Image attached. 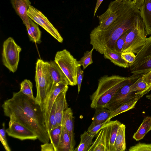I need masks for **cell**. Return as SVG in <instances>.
<instances>
[{
  "instance_id": "obj_1",
  "label": "cell",
  "mask_w": 151,
  "mask_h": 151,
  "mask_svg": "<svg viewBox=\"0 0 151 151\" xmlns=\"http://www.w3.org/2000/svg\"><path fill=\"white\" fill-rule=\"evenodd\" d=\"M5 116L21 124L34 132L43 143L50 139L44 118V111L35 101L21 91L14 92L12 97L2 105Z\"/></svg>"
},
{
  "instance_id": "obj_2",
  "label": "cell",
  "mask_w": 151,
  "mask_h": 151,
  "mask_svg": "<svg viewBox=\"0 0 151 151\" xmlns=\"http://www.w3.org/2000/svg\"><path fill=\"white\" fill-rule=\"evenodd\" d=\"M140 11L134 6L126 12L106 29H101L97 26L90 34V44L96 51L103 54L106 49L114 51L118 39L134 25Z\"/></svg>"
},
{
  "instance_id": "obj_3",
  "label": "cell",
  "mask_w": 151,
  "mask_h": 151,
  "mask_svg": "<svg viewBox=\"0 0 151 151\" xmlns=\"http://www.w3.org/2000/svg\"><path fill=\"white\" fill-rule=\"evenodd\" d=\"M125 77L107 75L99 80L96 90L90 96L91 108L104 107L112 99L118 90L127 83L134 77Z\"/></svg>"
},
{
  "instance_id": "obj_4",
  "label": "cell",
  "mask_w": 151,
  "mask_h": 151,
  "mask_svg": "<svg viewBox=\"0 0 151 151\" xmlns=\"http://www.w3.org/2000/svg\"><path fill=\"white\" fill-rule=\"evenodd\" d=\"M35 80L37 89L35 101L42 111L45 109L53 82L50 76L47 62L38 59L36 63Z\"/></svg>"
},
{
  "instance_id": "obj_5",
  "label": "cell",
  "mask_w": 151,
  "mask_h": 151,
  "mask_svg": "<svg viewBox=\"0 0 151 151\" xmlns=\"http://www.w3.org/2000/svg\"><path fill=\"white\" fill-rule=\"evenodd\" d=\"M147 35L141 14L139 15L134 26L128 30L122 52H130L137 53L145 44Z\"/></svg>"
},
{
  "instance_id": "obj_6",
  "label": "cell",
  "mask_w": 151,
  "mask_h": 151,
  "mask_svg": "<svg viewBox=\"0 0 151 151\" xmlns=\"http://www.w3.org/2000/svg\"><path fill=\"white\" fill-rule=\"evenodd\" d=\"M54 61L66 76L69 85H76L78 71L81 66L76 59L69 51L65 49L56 52Z\"/></svg>"
},
{
  "instance_id": "obj_7",
  "label": "cell",
  "mask_w": 151,
  "mask_h": 151,
  "mask_svg": "<svg viewBox=\"0 0 151 151\" xmlns=\"http://www.w3.org/2000/svg\"><path fill=\"white\" fill-rule=\"evenodd\" d=\"M131 73L141 75L151 71V36L147 38L146 42L136 55L134 62L129 64Z\"/></svg>"
},
{
  "instance_id": "obj_8",
  "label": "cell",
  "mask_w": 151,
  "mask_h": 151,
  "mask_svg": "<svg viewBox=\"0 0 151 151\" xmlns=\"http://www.w3.org/2000/svg\"><path fill=\"white\" fill-rule=\"evenodd\" d=\"M3 46V63L10 71L14 73L17 69L19 54L22 49L11 37H9L4 41Z\"/></svg>"
},
{
  "instance_id": "obj_9",
  "label": "cell",
  "mask_w": 151,
  "mask_h": 151,
  "mask_svg": "<svg viewBox=\"0 0 151 151\" xmlns=\"http://www.w3.org/2000/svg\"><path fill=\"white\" fill-rule=\"evenodd\" d=\"M139 75H134L133 78L127 83L118 90L111 100L104 107L109 109L111 112L122 104L146 94L145 93L139 94L130 91V85L136 80Z\"/></svg>"
},
{
  "instance_id": "obj_10",
  "label": "cell",
  "mask_w": 151,
  "mask_h": 151,
  "mask_svg": "<svg viewBox=\"0 0 151 151\" xmlns=\"http://www.w3.org/2000/svg\"><path fill=\"white\" fill-rule=\"evenodd\" d=\"M27 14L29 18L42 27L58 42H63V39L58 30L41 12L30 5Z\"/></svg>"
},
{
  "instance_id": "obj_11",
  "label": "cell",
  "mask_w": 151,
  "mask_h": 151,
  "mask_svg": "<svg viewBox=\"0 0 151 151\" xmlns=\"http://www.w3.org/2000/svg\"><path fill=\"white\" fill-rule=\"evenodd\" d=\"M8 135L21 140L27 139L35 140L37 135L24 125L12 119L9 123V127L6 130Z\"/></svg>"
},
{
  "instance_id": "obj_12",
  "label": "cell",
  "mask_w": 151,
  "mask_h": 151,
  "mask_svg": "<svg viewBox=\"0 0 151 151\" xmlns=\"http://www.w3.org/2000/svg\"><path fill=\"white\" fill-rule=\"evenodd\" d=\"M122 123L117 120L109 121L102 127L105 131L106 151H114V144L119 127Z\"/></svg>"
},
{
  "instance_id": "obj_13",
  "label": "cell",
  "mask_w": 151,
  "mask_h": 151,
  "mask_svg": "<svg viewBox=\"0 0 151 151\" xmlns=\"http://www.w3.org/2000/svg\"><path fill=\"white\" fill-rule=\"evenodd\" d=\"M68 86V85L65 83L60 82L57 83L52 88L47 99L44 111V118L47 129L50 112L56 99L58 95Z\"/></svg>"
},
{
  "instance_id": "obj_14",
  "label": "cell",
  "mask_w": 151,
  "mask_h": 151,
  "mask_svg": "<svg viewBox=\"0 0 151 151\" xmlns=\"http://www.w3.org/2000/svg\"><path fill=\"white\" fill-rule=\"evenodd\" d=\"M67 86L57 96L56 103V119L57 126L62 125V118L64 112L68 107L66 100V93L68 89Z\"/></svg>"
},
{
  "instance_id": "obj_15",
  "label": "cell",
  "mask_w": 151,
  "mask_h": 151,
  "mask_svg": "<svg viewBox=\"0 0 151 151\" xmlns=\"http://www.w3.org/2000/svg\"><path fill=\"white\" fill-rule=\"evenodd\" d=\"M49 73L52 81V88L58 83L63 82L69 85V81L58 65L54 61L47 62Z\"/></svg>"
},
{
  "instance_id": "obj_16",
  "label": "cell",
  "mask_w": 151,
  "mask_h": 151,
  "mask_svg": "<svg viewBox=\"0 0 151 151\" xmlns=\"http://www.w3.org/2000/svg\"><path fill=\"white\" fill-rule=\"evenodd\" d=\"M13 8L16 13L22 19L26 27L29 24L27 12L31 5L29 0H11Z\"/></svg>"
},
{
  "instance_id": "obj_17",
  "label": "cell",
  "mask_w": 151,
  "mask_h": 151,
  "mask_svg": "<svg viewBox=\"0 0 151 151\" xmlns=\"http://www.w3.org/2000/svg\"><path fill=\"white\" fill-rule=\"evenodd\" d=\"M74 118L72 109L68 107L64 112L62 125L68 133L72 147L74 149L76 142L74 133Z\"/></svg>"
},
{
  "instance_id": "obj_18",
  "label": "cell",
  "mask_w": 151,
  "mask_h": 151,
  "mask_svg": "<svg viewBox=\"0 0 151 151\" xmlns=\"http://www.w3.org/2000/svg\"><path fill=\"white\" fill-rule=\"evenodd\" d=\"M141 17L147 35H151V0H144Z\"/></svg>"
},
{
  "instance_id": "obj_19",
  "label": "cell",
  "mask_w": 151,
  "mask_h": 151,
  "mask_svg": "<svg viewBox=\"0 0 151 151\" xmlns=\"http://www.w3.org/2000/svg\"><path fill=\"white\" fill-rule=\"evenodd\" d=\"M121 53L106 49L103 54L105 58L109 60L115 65L124 68L129 67V64L122 58Z\"/></svg>"
},
{
  "instance_id": "obj_20",
  "label": "cell",
  "mask_w": 151,
  "mask_h": 151,
  "mask_svg": "<svg viewBox=\"0 0 151 151\" xmlns=\"http://www.w3.org/2000/svg\"><path fill=\"white\" fill-rule=\"evenodd\" d=\"M95 109L92 122L88 129L90 128L96 124L110 120L108 119L111 113L109 109L104 107L97 108Z\"/></svg>"
},
{
  "instance_id": "obj_21",
  "label": "cell",
  "mask_w": 151,
  "mask_h": 151,
  "mask_svg": "<svg viewBox=\"0 0 151 151\" xmlns=\"http://www.w3.org/2000/svg\"><path fill=\"white\" fill-rule=\"evenodd\" d=\"M29 24L26 27L28 36L31 41L38 44L41 43V32L37 24L29 17Z\"/></svg>"
},
{
  "instance_id": "obj_22",
  "label": "cell",
  "mask_w": 151,
  "mask_h": 151,
  "mask_svg": "<svg viewBox=\"0 0 151 151\" xmlns=\"http://www.w3.org/2000/svg\"><path fill=\"white\" fill-rule=\"evenodd\" d=\"M143 75L134 82L130 86V91L138 94L147 93L150 90Z\"/></svg>"
},
{
  "instance_id": "obj_23",
  "label": "cell",
  "mask_w": 151,
  "mask_h": 151,
  "mask_svg": "<svg viewBox=\"0 0 151 151\" xmlns=\"http://www.w3.org/2000/svg\"><path fill=\"white\" fill-rule=\"evenodd\" d=\"M96 134L85 131L80 136V142L74 151H88L92 143V140Z\"/></svg>"
},
{
  "instance_id": "obj_24",
  "label": "cell",
  "mask_w": 151,
  "mask_h": 151,
  "mask_svg": "<svg viewBox=\"0 0 151 151\" xmlns=\"http://www.w3.org/2000/svg\"><path fill=\"white\" fill-rule=\"evenodd\" d=\"M125 125L121 124L120 126L114 144V151H124L126 149Z\"/></svg>"
},
{
  "instance_id": "obj_25",
  "label": "cell",
  "mask_w": 151,
  "mask_h": 151,
  "mask_svg": "<svg viewBox=\"0 0 151 151\" xmlns=\"http://www.w3.org/2000/svg\"><path fill=\"white\" fill-rule=\"evenodd\" d=\"M88 151H106L105 133L103 129L99 132Z\"/></svg>"
},
{
  "instance_id": "obj_26",
  "label": "cell",
  "mask_w": 151,
  "mask_h": 151,
  "mask_svg": "<svg viewBox=\"0 0 151 151\" xmlns=\"http://www.w3.org/2000/svg\"><path fill=\"white\" fill-rule=\"evenodd\" d=\"M151 129V117L147 116L143 119L138 129L134 133L133 138L136 141L143 138L145 135Z\"/></svg>"
},
{
  "instance_id": "obj_27",
  "label": "cell",
  "mask_w": 151,
  "mask_h": 151,
  "mask_svg": "<svg viewBox=\"0 0 151 151\" xmlns=\"http://www.w3.org/2000/svg\"><path fill=\"white\" fill-rule=\"evenodd\" d=\"M143 95H141L131 101L127 102L111 111L108 119L110 120L111 118L118 115L134 108L138 101Z\"/></svg>"
},
{
  "instance_id": "obj_28",
  "label": "cell",
  "mask_w": 151,
  "mask_h": 151,
  "mask_svg": "<svg viewBox=\"0 0 151 151\" xmlns=\"http://www.w3.org/2000/svg\"><path fill=\"white\" fill-rule=\"evenodd\" d=\"M74 150L72 147L68 133L63 126L58 151H74Z\"/></svg>"
},
{
  "instance_id": "obj_29",
  "label": "cell",
  "mask_w": 151,
  "mask_h": 151,
  "mask_svg": "<svg viewBox=\"0 0 151 151\" xmlns=\"http://www.w3.org/2000/svg\"><path fill=\"white\" fill-rule=\"evenodd\" d=\"M63 127L62 125H58L48 132L50 140L53 145L55 151H58Z\"/></svg>"
},
{
  "instance_id": "obj_30",
  "label": "cell",
  "mask_w": 151,
  "mask_h": 151,
  "mask_svg": "<svg viewBox=\"0 0 151 151\" xmlns=\"http://www.w3.org/2000/svg\"><path fill=\"white\" fill-rule=\"evenodd\" d=\"M20 91L29 98L35 101V98L33 96L32 90L33 85L31 81L25 79L20 83Z\"/></svg>"
},
{
  "instance_id": "obj_31",
  "label": "cell",
  "mask_w": 151,
  "mask_h": 151,
  "mask_svg": "<svg viewBox=\"0 0 151 151\" xmlns=\"http://www.w3.org/2000/svg\"><path fill=\"white\" fill-rule=\"evenodd\" d=\"M94 49L93 47L90 51H86L84 53L83 56L78 61L79 63L83 66L84 70L93 63L92 54Z\"/></svg>"
},
{
  "instance_id": "obj_32",
  "label": "cell",
  "mask_w": 151,
  "mask_h": 151,
  "mask_svg": "<svg viewBox=\"0 0 151 151\" xmlns=\"http://www.w3.org/2000/svg\"><path fill=\"white\" fill-rule=\"evenodd\" d=\"M56 103L55 101L50 112L47 126L48 133L57 126L56 119Z\"/></svg>"
},
{
  "instance_id": "obj_33",
  "label": "cell",
  "mask_w": 151,
  "mask_h": 151,
  "mask_svg": "<svg viewBox=\"0 0 151 151\" xmlns=\"http://www.w3.org/2000/svg\"><path fill=\"white\" fill-rule=\"evenodd\" d=\"M129 30L123 33L117 40L114 46V51L122 53L125 42V38Z\"/></svg>"
},
{
  "instance_id": "obj_34",
  "label": "cell",
  "mask_w": 151,
  "mask_h": 151,
  "mask_svg": "<svg viewBox=\"0 0 151 151\" xmlns=\"http://www.w3.org/2000/svg\"><path fill=\"white\" fill-rule=\"evenodd\" d=\"M129 151H151V144L139 142L131 146L129 149Z\"/></svg>"
},
{
  "instance_id": "obj_35",
  "label": "cell",
  "mask_w": 151,
  "mask_h": 151,
  "mask_svg": "<svg viewBox=\"0 0 151 151\" xmlns=\"http://www.w3.org/2000/svg\"><path fill=\"white\" fill-rule=\"evenodd\" d=\"M3 128L0 130V140L4 148L6 151H11L7 140L6 136V130L5 129V124H2Z\"/></svg>"
},
{
  "instance_id": "obj_36",
  "label": "cell",
  "mask_w": 151,
  "mask_h": 151,
  "mask_svg": "<svg viewBox=\"0 0 151 151\" xmlns=\"http://www.w3.org/2000/svg\"><path fill=\"white\" fill-rule=\"evenodd\" d=\"M121 56L124 60L129 64L133 63L136 58V55L134 53L130 52H122Z\"/></svg>"
},
{
  "instance_id": "obj_37",
  "label": "cell",
  "mask_w": 151,
  "mask_h": 151,
  "mask_svg": "<svg viewBox=\"0 0 151 151\" xmlns=\"http://www.w3.org/2000/svg\"><path fill=\"white\" fill-rule=\"evenodd\" d=\"M84 71L82 70L80 67L78 69L77 74V86L78 93L80 91L81 83L83 77Z\"/></svg>"
},
{
  "instance_id": "obj_38",
  "label": "cell",
  "mask_w": 151,
  "mask_h": 151,
  "mask_svg": "<svg viewBox=\"0 0 151 151\" xmlns=\"http://www.w3.org/2000/svg\"><path fill=\"white\" fill-rule=\"evenodd\" d=\"M108 121H107L102 123L99 124L94 126L88 129L87 131L90 133L96 134L100 130L103 126Z\"/></svg>"
},
{
  "instance_id": "obj_39",
  "label": "cell",
  "mask_w": 151,
  "mask_h": 151,
  "mask_svg": "<svg viewBox=\"0 0 151 151\" xmlns=\"http://www.w3.org/2000/svg\"><path fill=\"white\" fill-rule=\"evenodd\" d=\"M42 151H55L52 144L51 143H46L41 145Z\"/></svg>"
},
{
  "instance_id": "obj_40",
  "label": "cell",
  "mask_w": 151,
  "mask_h": 151,
  "mask_svg": "<svg viewBox=\"0 0 151 151\" xmlns=\"http://www.w3.org/2000/svg\"><path fill=\"white\" fill-rule=\"evenodd\" d=\"M144 0H133V3L135 7L138 9L141 13L142 12Z\"/></svg>"
},
{
  "instance_id": "obj_41",
  "label": "cell",
  "mask_w": 151,
  "mask_h": 151,
  "mask_svg": "<svg viewBox=\"0 0 151 151\" xmlns=\"http://www.w3.org/2000/svg\"><path fill=\"white\" fill-rule=\"evenodd\" d=\"M144 77L145 79L149 86L151 85V71L143 74Z\"/></svg>"
},
{
  "instance_id": "obj_42",
  "label": "cell",
  "mask_w": 151,
  "mask_h": 151,
  "mask_svg": "<svg viewBox=\"0 0 151 151\" xmlns=\"http://www.w3.org/2000/svg\"><path fill=\"white\" fill-rule=\"evenodd\" d=\"M104 0H97L96 3V4L95 7L94 9L93 17H94L96 13V11L98 9L99 7L101 4V3Z\"/></svg>"
},
{
  "instance_id": "obj_43",
  "label": "cell",
  "mask_w": 151,
  "mask_h": 151,
  "mask_svg": "<svg viewBox=\"0 0 151 151\" xmlns=\"http://www.w3.org/2000/svg\"><path fill=\"white\" fill-rule=\"evenodd\" d=\"M132 1V0H115L114 1L117 3H120L124 2H131Z\"/></svg>"
},
{
  "instance_id": "obj_44",
  "label": "cell",
  "mask_w": 151,
  "mask_h": 151,
  "mask_svg": "<svg viewBox=\"0 0 151 151\" xmlns=\"http://www.w3.org/2000/svg\"><path fill=\"white\" fill-rule=\"evenodd\" d=\"M146 97L147 99L151 100V94L147 95Z\"/></svg>"
},
{
  "instance_id": "obj_45",
  "label": "cell",
  "mask_w": 151,
  "mask_h": 151,
  "mask_svg": "<svg viewBox=\"0 0 151 151\" xmlns=\"http://www.w3.org/2000/svg\"><path fill=\"white\" fill-rule=\"evenodd\" d=\"M149 89L151 90V85L149 87Z\"/></svg>"
},
{
  "instance_id": "obj_46",
  "label": "cell",
  "mask_w": 151,
  "mask_h": 151,
  "mask_svg": "<svg viewBox=\"0 0 151 151\" xmlns=\"http://www.w3.org/2000/svg\"></svg>"
},
{
  "instance_id": "obj_47",
  "label": "cell",
  "mask_w": 151,
  "mask_h": 151,
  "mask_svg": "<svg viewBox=\"0 0 151 151\" xmlns=\"http://www.w3.org/2000/svg\"></svg>"
}]
</instances>
